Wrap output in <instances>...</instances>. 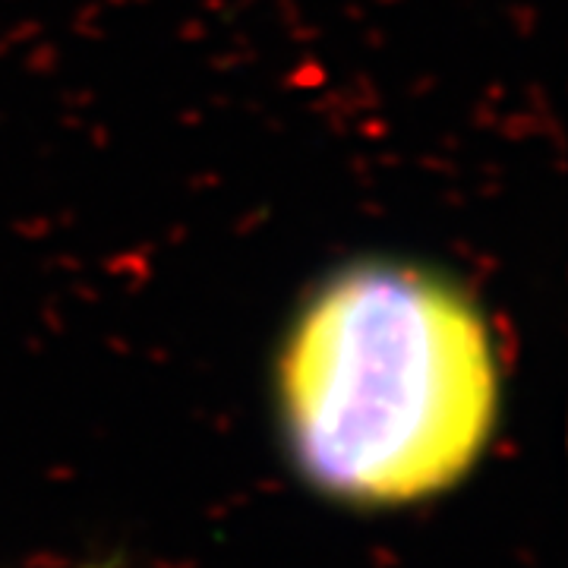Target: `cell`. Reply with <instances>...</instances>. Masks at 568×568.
<instances>
[{"label":"cell","mask_w":568,"mask_h":568,"mask_svg":"<svg viewBox=\"0 0 568 568\" xmlns=\"http://www.w3.org/2000/svg\"><path fill=\"white\" fill-rule=\"evenodd\" d=\"M287 448L347 506H410L465 480L493 439L499 366L480 310L407 265H357L310 301L278 361Z\"/></svg>","instance_id":"1"}]
</instances>
